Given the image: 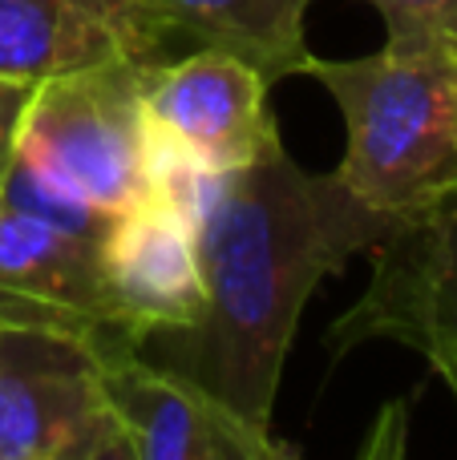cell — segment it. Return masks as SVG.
Wrapping results in <instances>:
<instances>
[{
  "instance_id": "obj_4",
  "label": "cell",
  "mask_w": 457,
  "mask_h": 460,
  "mask_svg": "<svg viewBox=\"0 0 457 460\" xmlns=\"http://www.w3.org/2000/svg\"><path fill=\"white\" fill-rule=\"evenodd\" d=\"M97 343L0 327V460H134L97 380Z\"/></svg>"
},
{
  "instance_id": "obj_2",
  "label": "cell",
  "mask_w": 457,
  "mask_h": 460,
  "mask_svg": "<svg viewBox=\"0 0 457 460\" xmlns=\"http://www.w3.org/2000/svg\"><path fill=\"white\" fill-rule=\"evenodd\" d=\"M304 73L345 113L336 174L389 218H413L457 194V37H389L353 61L308 57Z\"/></svg>"
},
{
  "instance_id": "obj_5",
  "label": "cell",
  "mask_w": 457,
  "mask_h": 460,
  "mask_svg": "<svg viewBox=\"0 0 457 460\" xmlns=\"http://www.w3.org/2000/svg\"><path fill=\"white\" fill-rule=\"evenodd\" d=\"M97 380L118 416L134 460H288L291 445L251 424L231 404L175 367L150 364L134 343L102 340L94 348Z\"/></svg>"
},
{
  "instance_id": "obj_9",
  "label": "cell",
  "mask_w": 457,
  "mask_h": 460,
  "mask_svg": "<svg viewBox=\"0 0 457 460\" xmlns=\"http://www.w3.org/2000/svg\"><path fill=\"white\" fill-rule=\"evenodd\" d=\"M113 323L142 348L150 335L191 327L202 311V270L186 215L158 190L113 218L102 243Z\"/></svg>"
},
{
  "instance_id": "obj_13",
  "label": "cell",
  "mask_w": 457,
  "mask_h": 460,
  "mask_svg": "<svg viewBox=\"0 0 457 460\" xmlns=\"http://www.w3.org/2000/svg\"><path fill=\"white\" fill-rule=\"evenodd\" d=\"M389 37H457V0H369Z\"/></svg>"
},
{
  "instance_id": "obj_7",
  "label": "cell",
  "mask_w": 457,
  "mask_h": 460,
  "mask_svg": "<svg viewBox=\"0 0 457 460\" xmlns=\"http://www.w3.org/2000/svg\"><path fill=\"white\" fill-rule=\"evenodd\" d=\"M142 102L154 134L211 174L247 166L280 142L267 110V81L219 49H199L170 65L154 61Z\"/></svg>"
},
{
  "instance_id": "obj_12",
  "label": "cell",
  "mask_w": 457,
  "mask_h": 460,
  "mask_svg": "<svg viewBox=\"0 0 457 460\" xmlns=\"http://www.w3.org/2000/svg\"><path fill=\"white\" fill-rule=\"evenodd\" d=\"M0 207L24 210V215L40 218V223H53V226L69 230V234L94 238V243H105L113 218H118V215H110V210L85 202L81 194L65 190L61 182H53L49 174H40L32 162H24L21 154L13 158L4 182H0Z\"/></svg>"
},
{
  "instance_id": "obj_15",
  "label": "cell",
  "mask_w": 457,
  "mask_h": 460,
  "mask_svg": "<svg viewBox=\"0 0 457 460\" xmlns=\"http://www.w3.org/2000/svg\"><path fill=\"white\" fill-rule=\"evenodd\" d=\"M426 359H429V367H434V372L445 380V388H450L453 400H457V335H453V340H442L437 348H429Z\"/></svg>"
},
{
  "instance_id": "obj_8",
  "label": "cell",
  "mask_w": 457,
  "mask_h": 460,
  "mask_svg": "<svg viewBox=\"0 0 457 460\" xmlns=\"http://www.w3.org/2000/svg\"><path fill=\"white\" fill-rule=\"evenodd\" d=\"M0 327H37L85 343L126 340L113 323L102 243L0 207Z\"/></svg>"
},
{
  "instance_id": "obj_6",
  "label": "cell",
  "mask_w": 457,
  "mask_h": 460,
  "mask_svg": "<svg viewBox=\"0 0 457 460\" xmlns=\"http://www.w3.org/2000/svg\"><path fill=\"white\" fill-rule=\"evenodd\" d=\"M457 335V194L413 218H397L372 246L364 295L328 327L332 356L369 340H393L421 351Z\"/></svg>"
},
{
  "instance_id": "obj_14",
  "label": "cell",
  "mask_w": 457,
  "mask_h": 460,
  "mask_svg": "<svg viewBox=\"0 0 457 460\" xmlns=\"http://www.w3.org/2000/svg\"><path fill=\"white\" fill-rule=\"evenodd\" d=\"M29 97H32L29 81L0 77V182H4L8 166H13V158H16V137H21V118H24Z\"/></svg>"
},
{
  "instance_id": "obj_1",
  "label": "cell",
  "mask_w": 457,
  "mask_h": 460,
  "mask_svg": "<svg viewBox=\"0 0 457 460\" xmlns=\"http://www.w3.org/2000/svg\"><path fill=\"white\" fill-rule=\"evenodd\" d=\"M186 223L207 299L191 327L150 340L162 348V367L272 429L304 303L353 254L372 251L397 218L356 199L336 170L312 174L272 142L247 166L202 178Z\"/></svg>"
},
{
  "instance_id": "obj_10",
  "label": "cell",
  "mask_w": 457,
  "mask_h": 460,
  "mask_svg": "<svg viewBox=\"0 0 457 460\" xmlns=\"http://www.w3.org/2000/svg\"><path fill=\"white\" fill-rule=\"evenodd\" d=\"M170 32L142 0H0V77L37 81L102 61H158Z\"/></svg>"
},
{
  "instance_id": "obj_3",
  "label": "cell",
  "mask_w": 457,
  "mask_h": 460,
  "mask_svg": "<svg viewBox=\"0 0 457 460\" xmlns=\"http://www.w3.org/2000/svg\"><path fill=\"white\" fill-rule=\"evenodd\" d=\"M150 65L121 57L37 81L16 154L110 215L150 199L154 129L142 102Z\"/></svg>"
},
{
  "instance_id": "obj_11",
  "label": "cell",
  "mask_w": 457,
  "mask_h": 460,
  "mask_svg": "<svg viewBox=\"0 0 457 460\" xmlns=\"http://www.w3.org/2000/svg\"><path fill=\"white\" fill-rule=\"evenodd\" d=\"M170 37L239 57L272 85L304 73L308 0H142Z\"/></svg>"
}]
</instances>
